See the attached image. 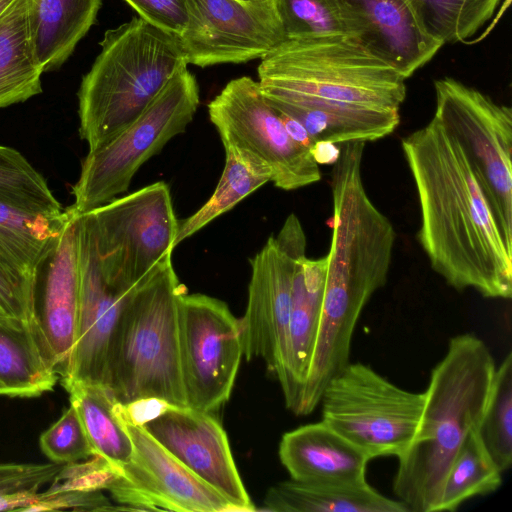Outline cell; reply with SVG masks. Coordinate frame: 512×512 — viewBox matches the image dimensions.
Instances as JSON below:
<instances>
[{
	"instance_id": "obj_1",
	"label": "cell",
	"mask_w": 512,
	"mask_h": 512,
	"mask_svg": "<svg viewBox=\"0 0 512 512\" xmlns=\"http://www.w3.org/2000/svg\"><path fill=\"white\" fill-rule=\"evenodd\" d=\"M401 147L418 195L417 240L431 268L456 290L510 299L512 248L457 140L433 117Z\"/></svg>"
},
{
	"instance_id": "obj_2",
	"label": "cell",
	"mask_w": 512,
	"mask_h": 512,
	"mask_svg": "<svg viewBox=\"0 0 512 512\" xmlns=\"http://www.w3.org/2000/svg\"><path fill=\"white\" fill-rule=\"evenodd\" d=\"M365 143L344 144L331 176V245L312 362L338 370L350 360L352 336L362 310L386 283L395 229L374 205L362 179Z\"/></svg>"
},
{
	"instance_id": "obj_3",
	"label": "cell",
	"mask_w": 512,
	"mask_h": 512,
	"mask_svg": "<svg viewBox=\"0 0 512 512\" xmlns=\"http://www.w3.org/2000/svg\"><path fill=\"white\" fill-rule=\"evenodd\" d=\"M495 370L482 339L471 333L450 339L431 371L416 435L398 457L393 491L408 512H433L451 461L482 418Z\"/></svg>"
},
{
	"instance_id": "obj_4",
	"label": "cell",
	"mask_w": 512,
	"mask_h": 512,
	"mask_svg": "<svg viewBox=\"0 0 512 512\" xmlns=\"http://www.w3.org/2000/svg\"><path fill=\"white\" fill-rule=\"evenodd\" d=\"M259 85L268 99L328 101L400 109L405 78L365 37L343 34L286 38L261 59Z\"/></svg>"
},
{
	"instance_id": "obj_5",
	"label": "cell",
	"mask_w": 512,
	"mask_h": 512,
	"mask_svg": "<svg viewBox=\"0 0 512 512\" xmlns=\"http://www.w3.org/2000/svg\"><path fill=\"white\" fill-rule=\"evenodd\" d=\"M100 46L77 93L79 135L89 150L136 120L187 64L180 36L141 17L107 30Z\"/></svg>"
},
{
	"instance_id": "obj_6",
	"label": "cell",
	"mask_w": 512,
	"mask_h": 512,
	"mask_svg": "<svg viewBox=\"0 0 512 512\" xmlns=\"http://www.w3.org/2000/svg\"><path fill=\"white\" fill-rule=\"evenodd\" d=\"M184 292L170 255L129 299L110 343L104 380L120 404L157 398L187 407L178 314Z\"/></svg>"
},
{
	"instance_id": "obj_7",
	"label": "cell",
	"mask_w": 512,
	"mask_h": 512,
	"mask_svg": "<svg viewBox=\"0 0 512 512\" xmlns=\"http://www.w3.org/2000/svg\"><path fill=\"white\" fill-rule=\"evenodd\" d=\"M198 105V84L186 64L136 120L97 149L89 150L72 188L74 202L67 211L78 217L126 192L137 170L186 130Z\"/></svg>"
},
{
	"instance_id": "obj_8",
	"label": "cell",
	"mask_w": 512,
	"mask_h": 512,
	"mask_svg": "<svg viewBox=\"0 0 512 512\" xmlns=\"http://www.w3.org/2000/svg\"><path fill=\"white\" fill-rule=\"evenodd\" d=\"M424 392L398 387L364 363L349 362L326 385L322 419L370 460L400 457L418 430Z\"/></svg>"
},
{
	"instance_id": "obj_9",
	"label": "cell",
	"mask_w": 512,
	"mask_h": 512,
	"mask_svg": "<svg viewBox=\"0 0 512 512\" xmlns=\"http://www.w3.org/2000/svg\"><path fill=\"white\" fill-rule=\"evenodd\" d=\"M82 216L103 276L122 290L136 288L175 248L179 222L165 182L116 197Z\"/></svg>"
},
{
	"instance_id": "obj_10",
	"label": "cell",
	"mask_w": 512,
	"mask_h": 512,
	"mask_svg": "<svg viewBox=\"0 0 512 512\" xmlns=\"http://www.w3.org/2000/svg\"><path fill=\"white\" fill-rule=\"evenodd\" d=\"M434 116L464 151L496 225L512 248V111L450 77L434 81Z\"/></svg>"
},
{
	"instance_id": "obj_11",
	"label": "cell",
	"mask_w": 512,
	"mask_h": 512,
	"mask_svg": "<svg viewBox=\"0 0 512 512\" xmlns=\"http://www.w3.org/2000/svg\"><path fill=\"white\" fill-rule=\"evenodd\" d=\"M208 113L223 145H233L265 164L277 188L296 190L321 179L310 149L289 136L259 82L248 76L231 80L208 104Z\"/></svg>"
},
{
	"instance_id": "obj_12",
	"label": "cell",
	"mask_w": 512,
	"mask_h": 512,
	"mask_svg": "<svg viewBox=\"0 0 512 512\" xmlns=\"http://www.w3.org/2000/svg\"><path fill=\"white\" fill-rule=\"evenodd\" d=\"M179 337L187 407L217 411L231 395L243 357L241 326L221 300L179 297Z\"/></svg>"
},
{
	"instance_id": "obj_13",
	"label": "cell",
	"mask_w": 512,
	"mask_h": 512,
	"mask_svg": "<svg viewBox=\"0 0 512 512\" xmlns=\"http://www.w3.org/2000/svg\"><path fill=\"white\" fill-rule=\"evenodd\" d=\"M306 245L302 224L291 213L250 260L247 308L239 319L243 356L262 359L276 376L284 359L295 263L306 254Z\"/></svg>"
},
{
	"instance_id": "obj_14",
	"label": "cell",
	"mask_w": 512,
	"mask_h": 512,
	"mask_svg": "<svg viewBox=\"0 0 512 512\" xmlns=\"http://www.w3.org/2000/svg\"><path fill=\"white\" fill-rule=\"evenodd\" d=\"M180 35L187 64L207 67L263 58L286 40L275 0H186Z\"/></svg>"
},
{
	"instance_id": "obj_15",
	"label": "cell",
	"mask_w": 512,
	"mask_h": 512,
	"mask_svg": "<svg viewBox=\"0 0 512 512\" xmlns=\"http://www.w3.org/2000/svg\"><path fill=\"white\" fill-rule=\"evenodd\" d=\"M123 422L134 452L131 461L119 469V475L106 489L121 505L116 510L237 511L218 491L159 444L143 426L125 419Z\"/></svg>"
},
{
	"instance_id": "obj_16",
	"label": "cell",
	"mask_w": 512,
	"mask_h": 512,
	"mask_svg": "<svg viewBox=\"0 0 512 512\" xmlns=\"http://www.w3.org/2000/svg\"><path fill=\"white\" fill-rule=\"evenodd\" d=\"M80 301L78 329L72 353L59 372L67 391L76 384L104 386L107 356L113 334L135 289L110 284L100 268L94 239L83 216H78Z\"/></svg>"
},
{
	"instance_id": "obj_17",
	"label": "cell",
	"mask_w": 512,
	"mask_h": 512,
	"mask_svg": "<svg viewBox=\"0 0 512 512\" xmlns=\"http://www.w3.org/2000/svg\"><path fill=\"white\" fill-rule=\"evenodd\" d=\"M142 426L237 511L257 510L238 473L227 434L212 413L169 406Z\"/></svg>"
},
{
	"instance_id": "obj_18",
	"label": "cell",
	"mask_w": 512,
	"mask_h": 512,
	"mask_svg": "<svg viewBox=\"0 0 512 512\" xmlns=\"http://www.w3.org/2000/svg\"><path fill=\"white\" fill-rule=\"evenodd\" d=\"M79 301L78 217L71 215L33 291V322L58 375L76 343Z\"/></svg>"
},
{
	"instance_id": "obj_19",
	"label": "cell",
	"mask_w": 512,
	"mask_h": 512,
	"mask_svg": "<svg viewBox=\"0 0 512 512\" xmlns=\"http://www.w3.org/2000/svg\"><path fill=\"white\" fill-rule=\"evenodd\" d=\"M327 270V256L295 263L291 306L282 367L278 375L286 407L292 412L305 383L317 338Z\"/></svg>"
},
{
	"instance_id": "obj_20",
	"label": "cell",
	"mask_w": 512,
	"mask_h": 512,
	"mask_svg": "<svg viewBox=\"0 0 512 512\" xmlns=\"http://www.w3.org/2000/svg\"><path fill=\"white\" fill-rule=\"evenodd\" d=\"M279 458L292 480L308 484L366 481L370 458L323 420L286 432Z\"/></svg>"
},
{
	"instance_id": "obj_21",
	"label": "cell",
	"mask_w": 512,
	"mask_h": 512,
	"mask_svg": "<svg viewBox=\"0 0 512 512\" xmlns=\"http://www.w3.org/2000/svg\"><path fill=\"white\" fill-rule=\"evenodd\" d=\"M71 215L30 211L0 201V266L34 291L37 274Z\"/></svg>"
},
{
	"instance_id": "obj_22",
	"label": "cell",
	"mask_w": 512,
	"mask_h": 512,
	"mask_svg": "<svg viewBox=\"0 0 512 512\" xmlns=\"http://www.w3.org/2000/svg\"><path fill=\"white\" fill-rule=\"evenodd\" d=\"M266 99L277 112L300 122L315 142L376 141L392 134L400 123L398 109L328 101L288 103Z\"/></svg>"
},
{
	"instance_id": "obj_23",
	"label": "cell",
	"mask_w": 512,
	"mask_h": 512,
	"mask_svg": "<svg viewBox=\"0 0 512 512\" xmlns=\"http://www.w3.org/2000/svg\"><path fill=\"white\" fill-rule=\"evenodd\" d=\"M363 11L373 46L405 79L426 64L443 46L425 28L408 0H353Z\"/></svg>"
},
{
	"instance_id": "obj_24",
	"label": "cell",
	"mask_w": 512,
	"mask_h": 512,
	"mask_svg": "<svg viewBox=\"0 0 512 512\" xmlns=\"http://www.w3.org/2000/svg\"><path fill=\"white\" fill-rule=\"evenodd\" d=\"M59 375L34 323L0 320V395L38 397Z\"/></svg>"
},
{
	"instance_id": "obj_25",
	"label": "cell",
	"mask_w": 512,
	"mask_h": 512,
	"mask_svg": "<svg viewBox=\"0 0 512 512\" xmlns=\"http://www.w3.org/2000/svg\"><path fill=\"white\" fill-rule=\"evenodd\" d=\"M265 511L273 512H407L399 500L390 499L367 481L343 484H308L288 480L270 487Z\"/></svg>"
},
{
	"instance_id": "obj_26",
	"label": "cell",
	"mask_w": 512,
	"mask_h": 512,
	"mask_svg": "<svg viewBox=\"0 0 512 512\" xmlns=\"http://www.w3.org/2000/svg\"><path fill=\"white\" fill-rule=\"evenodd\" d=\"M102 0H29L32 41L43 72L60 68L95 23Z\"/></svg>"
},
{
	"instance_id": "obj_27",
	"label": "cell",
	"mask_w": 512,
	"mask_h": 512,
	"mask_svg": "<svg viewBox=\"0 0 512 512\" xmlns=\"http://www.w3.org/2000/svg\"><path fill=\"white\" fill-rule=\"evenodd\" d=\"M42 73L32 41L29 0H17L0 17V108L40 94Z\"/></svg>"
},
{
	"instance_id": "obj_28",
	"label": "cell",
	"mask_w": 512,
	"mask_h": 512,
	"mask_svg": "<svg viewBox=\"0 0 512 512\" xmlns=\"http://www.w3.org/2000/svg\"><path fill=\"white\" fill-rule=\"evenodd\" d=\"M69 401L82 422L94 456L120 469L133 457V444L119 412V402L99 384L71 386Z\"/></svg>"
},
{
	"instance_id": "obj_29",
	"label": "cell",
	"mask_w": 512,
	"mask_h": 512,
	"mask_svg": "<svg viewBox=\"0 0 512 512\" xmlns=\"http://www.w3.org/2000/svg\"><path fill=\"white\" fill-rule=\"evenodd\" d=\"M224 148L225 165L216 189L198 211L179 223L175 247L271 181L270 170L257 158L230 144Z\"/></svg>"
},
{
	"instance_id": "obj_30",
	"label": "cell",
	"mask_w": 512,
	"mask_h": 512,
	"mask_svg": "<svg viewBox=\"0 0 512 512\" xmlns=\"http://www.w3.org/2000/svg\"><path fill=\"white\" fill-rule=\"evenodd\" d=\"M502 472L472 430L458 449L444 476L433 512H453L464 502L495 492Z\"/></svg>"
},
{
	"instance_id": "obj_31",
	"label": "cell",
	"mask_w": 512,
	"mask_h": 512,
	"mask_svg": "<svg viewBox=\"0 0 512 512\" xmlns=\"http://www.w3.org/2000/svg\"><path fill=\"white\" fill-rule=\"evenodd\" d=\"M427 31L443 44L474 43L497 22L510 0H408Z\"/></svg>"
},
{
	"instance_id": "obj_32",
	"label": "cell",
	"mask_w": 512,
	"mask_h": 512,
	"mask_svg": "<svg viewBox=\"0 0 512 512\" xmlns=\"http://www.w3.org/2000/svg\"><path fill=\"white\" fill-rule=\"evenodd\" d=\"M275 1L286 38L343 34L365 37L370 41L368 21L353 0Z\"/></svg>"
},
{
	"instance_id": "obj_33",
	"label": "cell",
	"mask_w": 512,
	"mask_h": 512,
	"mask_svg": "<svg viewBox=\"0 0 512 512\" xmlns=\"http://www.w3.org/2000/svg\"><path fill=\"white\" fill-rule=\"evenodd\" d=\"M476 430L500 471H507L512 465L511 352L496 366L490 394Z\"/></svg>"
},
{
	"instance_id": "obj_34",
	"label": "cell",
	"mask_w": 512,
	"mask_h": 512,
	"mask_svg": "<svg viewBox=\"0 0 512 512\" xmlns=\"http://www.w3.org/2000/svg\"><path fill=\"white\" fill-rule=\"evenodd\" d=\"M0 201L42 213L63 211L44 176L22 153L3 145H0Z\"/></svg>"
},
{
	"instance_id": "obj_35",
	"label": "cell",
	"mask_w": 512,
	"mask_h": 512,
	"mask_svg": "<svg viewBox=\"0 0 512 512\" xmlns=\"http://www.w3.org/2000/svg\"><path fill=\"white\" fill-rule=\"evenodd\" d=\"M59 463H0V511L21 510L64 468Z\"/></svg>"
},
{
	"instance_id": "obj_36",
	"label": "cell",
	"mask_w": 512,
	"mask_h": 512,
	"mask_svg": "<svg viewBox=\"0 0 512 512\" xmlns=\"http://www.w3.org/2000/svg\"><path fill=\"white\" fill-rule=\"evenodd\" d=\"M43 454L54 463L72 464L94 456L75 407L70 404L39 438Z\"/></svg>"
},
{
	"instance_id": "obj_37",
	"label": "cell",
	"mask_w": 512,
	"mask_h": 512,
	"mask_svg": "<svg viewBox=\"0 0 512 512\" xmlns=\"http://www.w3.org/2000/svg\"><path fill=\"white\" fill-rule=\"evenodd\" d=\"M141 17L154 26L181 35L187 25L186 0H124Z\"/></svg>"
},
{
	"instance_id": "obj_38",
	"label": "cell",
	"mask_w": 512,
	"mask_h": 512,
	"mask_svg": "<svg viewBox=\"0 0 512 512\" xmlns=\"http://www.w3.org/2000/svg\"><path fill=\"white\" fill-rule=\"evenodd\" d=\"M33 290L0 266V320L33 322Z\"/></svg>"
},
{
	"instance_id": "obj_39",
	"label": "cell",
	"mask_w": 512,
	"mask_h": 512,
	"mask_svg": "<svg viewBox=\"0 0 512 512\" xmlns=\"http://www.w3.org/2000/svg\"><path fill=\"white\" fill-rule=\"evenodd\" d=\"M169 406L171 405L157 398H144L126 405L119 403V410L123 419L142 426L156 418Z\"/></svg>"
},
{
	"instance_id": "obj_40",
	"label": "cell",
	"mask_w": 512,
	"mask_h": 512,
	"mask_svg": "<svg viewBox=\"0 0 512 512\" xmlns=\"http://www.w3.org/2000/svg\"><path fill=\"white\" fill-rule=\"evenodd\" d=\"M315 162L320 165H334L341 153L337 144L329 141H316L310 149Z\"/></svg>"
},
{
	"instance_id": "obj_41",
	"label": "cell",
	"mask_w": 512,
	"mask_h": 512,
	"mask_svg": "<svg viewBox=\"0 0 512 512\" xmlns=\"http://www.w3.org/2000/svg\"><path fill=\"white\" fill-rule=\"evenodd\" d=\"M279 113V112H278ZM282 123L284 125L285 130L289 134V136L298 144L311 149L315 141L310 136L305 127L298 122L297 120L279 113Z\"/></svg>"
},
{
	"instance_id": "obj_42",
	"label": "cell",
	"mask_w": 512,
	"mask_h": 512,
	"mask_svg": "<svg viewBox=\"0 0 512 512\" xmlns=\"http://www.w3.org/2000/svg\"><path fill=\"white\" fill-rule=\"evenodd\" d=\"M17 0H0V17L6 13Z\"/></svg>"
},
{
	"instance_id": "obj_43",
	"label": "cell",
	"mask_w": 512,
	"mask_h": 512,
	"mask_svg": "<svg viewBox=\"0 0 512 512\" xmlns=\"http://www.w3.org/2000/svg\"><path fill=\"white\" fill-rule=\"evenodd\" d=\"M243 1H251V0H243Z\"/></svg>"
}]
</instances>
